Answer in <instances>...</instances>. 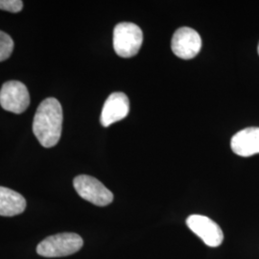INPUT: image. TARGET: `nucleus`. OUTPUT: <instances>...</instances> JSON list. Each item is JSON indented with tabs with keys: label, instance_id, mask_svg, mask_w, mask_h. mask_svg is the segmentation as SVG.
<instances>
[{
	"label": "nucleus",
	"instance_id": "f257e3e1",
	"mask_svg": "<svg viewBox=\"0 0 259 259\" xmlns=\"http://www.w3.org/2000/svg\"><path fill=\"white\" fill-rule=\"evenodd\" d=\"M63 109L53 97L47 98L37 107L33 120V133L46 148L54 147L62 136Z\"/></svg>",
	"mask_w": 259,
	"mask_h": 259
},
{
	"label": "nucleus",
	"instance_id": "f03ea898",
	"mask_svg": "<svg viewBox=\"0 0 259 259\" xmlns=\"http://www.w3.org/2000/svg\"><path fill=\"white\" fill-rule=\"evenodd\" d=\"M83 241L76 233L64 232L48 236L37 247V254L44 257L68 256L81 250Z\"/></svg>",
	"mask_w": 259,
	"mask_h": 259
},
{
	"label": "nucleus",
	"instance_id": "7ed1b4c3",
	"mask_svg": "<svg viewBox=\"0 0 259 259\" xmlns=\"http://www.w3.org/2000/svg\"><path fill=\"white\" fill-rule=\"evenodd\" d=\"M141 29L132 22H121L113 30V48L122 58H131L139 53L142 46Z\"/></svg>",
	"mask_w": 259,
	"mask_h": 259
},
{
	"label": "nucleus",
	"instance_id": "20e7f679",
	"mask_svg": "<svg viewBox=\"0 0 259 259\" xmlns=\"http://www.w3.org/2000/svg\"><path fill=\"white\" fill-rule=\"evenodd\" d=\"M73 185L81 198L95 205L106 206L113 201V194L100 181L93 177L77 176L73 181Z\"/></svg>",
	"mask_w": 259,
	"mask_h": 259
},
{
	"label": "nucleus",
	"instance_id": "39448f33",
	"mask_svg": "<svg viewBox=\"0 0 259 259\" xmlns=\"http://www.w3.org/2000/svg\"><path fill=\"white\" fill-rule=\"evenodd\" d=\"M30 104V94L24 83L9 81L3 83L0 90V105L5 111L22 113Z\"/></svg>",
	"mask_w": 259,
	"mask_h": 259
},
{
	"label": "nucleus",
	"instance_id": "423d86ee",
	"mask_svg": "<svg viewBox=\"0 0 259 259\" xmlns=\"http://www.w3.org/2000/svg\"><path fill=\"white\" fill-rule=\"evenodd\" d=\"M171 47L177 57L190 60L199 54L202 48V38L192 28H180L172 37Z\"/></svg>",
	"mask_w": 259,
	"mask_h": 259
},
{
	"label": "nucleus",
	"instance_id": "0eeeda50",
	"mask_svg": "<svg viewBox=\"0 0 259 259\" xmlns=\"http://www.w3.org/2000/svg\"><path fill=\"white\" fill-rule=\"evenodd\" d=\"M187 227L209 247H218L224 240V233L218 224L204 215H191L186 219Z\"/></svg>",
	"mask_w": 259,
	"mask_h": 259
},
{
	"label": "nucleus",
	"instance_id": "6e6552de",
	"mask_svg": "<svg viewBox=\"0 0 259 259\" xmlns=\"http://www.w3.org/2000/svg\"><path fill=\"white\" fill-rule=\"evenodd\" d=\"M130 111V101L123 93H111L104 104L100 122L104 127L124 119Z\"/></svg>",
	"mask_w": 259,
	"mask_h": 259
},
{
	"label": "nucleus",
	"instance_id": "1a4fd4ad",
	"mask_svg": "<svg viewBox=\"0 0 259 259\" xmlns=\"http://www.w3.org/2000/svg\"><path fill=\"white\" fill-rule=\"evenodd\" d=\"M231 147L240 157H250L259 154V128L250 127L235 134L231 141Z\"/></svg>",
	"mask_w": 259,
	"mask_h": 259
},
{
	"label": "nucleus",
	"instance_id": "9d476101",
	"mask_svg": "<svg viewBox=\"0 0 259 259\" xmlns=\"http://www.w3.org/2000/svg\"><path fill=\"white\" fill-rule=\"evenodd\" d=\"M25 208L26 200L22 195L0 186V216H16L23 212Z\"/></svg>",
	"mask_w": 259,
	"mask_h": 259
},
{
	"label": "nucleus",
	"instance_id": "9b49d317",
	"mask_svg": "<svg viewBox=\"0 0 259 259\" xmlns=\"http://www.w3.org/2000/svg\"><path fill=\"white\" fill-rule=\"evenodd\" d=\"M14 40L8 34L0 31V62L9 59L14 50Z\"/></svg>",
	"mask_w": 259,
	"mask_h": 259
},
{
	"label": "nucleus",
	"instance_id": "f8f14e48",
	"mask_svg": "<svg viewBox=\"0 0 259 259\" xmlns=\"http://www.w3.org/2000/svg\"><path fill=\"white\" fill-rule=\"evenodd\" d=\"M23 8V2L20 0H0V9L11 13H19Z\"/></svg>",
	"mask_w": 259,
	"mask_h": 259
},
{
	"label": "nucleus",
	"instance_id": "ddd939ff",
	"mask_svg": "<svg viewBox=\"0 0 259 259\" xmlns=\"http://www.w3.org/2000/svg\"><path fill=\"white\" fill-rule=\"evenodd\" d=\"M257 51H258V54H259V45H258V47H257Z\"/></svg>",
	"mask_w": 259,
	"mask_h": 259
}]
</instances>
